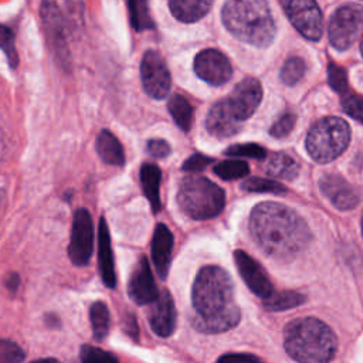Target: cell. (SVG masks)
I'll return each instance as SVG.
<instances>
[{
  "label": "cell",
  "instance_id": "11",
  "mask_svg": "<svg viewBox=\"0 0 363 363\" xmlns=\"http://www.w3.org/2000/svg\"><path fill=\"white\" fill-rule=\"evenodd\" d=\"M40 16L43 20L44 31L50 44V48L54 54V58L61 67L68 68L71 64L69 50L67 47L64 26L60 9L52 1H43L40 6Z\"/></svg>",
  "mask_w": 363,
  "mask_h": 363
},
{
  "label": "cell",
  "instance_id": "24",
  "mask_svg": "<svg viewBox=\"0 0 363 363\" xmlns=\"http://www.w3.org/2000/svg\"><path fill=\"white\" fill-rule=\"evenodd\" d=\"M265 173L275 179L292 180L299 173V163L289 155L277 152L269 155L265 163Z\"/></svg>",
  "mask_w": 363,
  "mask_h": 363
},
{
  "label": "cell",
  "instance_id": "9",
  "mask_svg": "<svg viewBox=\"0 0 363 363\" xmlns=\"http://www.w3.org/2000/svg\"><path fill=\"white\" fill-rule=\"evenodd\" d=\"M94 251V223L86 208L74 213L68 255L74 265L84 267L89 262Z\"/></svg>",
  "mask_w": 363,
  "mask_h": 363
},
{
  "label": "cell",
  "instance_id": "13",
  "mask_svg": "<svg viewBox=\"0 0 363 363\" xmlns=\"http://www.w3.org/2000/svg\"><path fill=\"white\" fill-rule=\"evenodd\" d=\"M262 98V88L258 79L244 78L238 82L227 99L234 116L241 122L248 119L258 108Z\"/></svg>",
  "mask_w": 363,
  "mask_h": 363
},
{
  "label": "cell",
  "instance_id": "40",
  "mask_svg": "<svg viewBox=\"0 0 363 363\" xmlns=\"http://www.w3.org/2000/svg\"><path fill=\"white\" fill-rule=\"evenodd\" d=\"M147 153L157 159H164L172 153L170 145L164 139H150L146 145Z\"/></svg>",
  "mask_w": 363,
  "mask_h": 363
},
{
  "label": "cell",
  "instance_id": "8",
  "mask_svg": "<svg viewBox=\"0 0 363 363\" xmlns=\"http://www.w3.org/2000/svg\"><path fill=\"white\" fill-rule=\"evenodd\" d=\"M140 79L145 92L155 99H164L170 91L172 78L166 61L156 50H147L140 61Z\"/></svg>",
  "mask_w": 363,
  "mask_h": 363
},
{
  "label": "cell",
  "instance_id": "41",
  "mask_svg": "<svg viewBox=\"0 0 363 363\" xmlns=\"http://www.w3.org/2000/svg\"><path fill=\"white\" fill-rule=\"evenodd\" d=\"M217 363H261V360L250 353H227L220 356Z\"/></svg>",
  "mask_w": 363,
  "mask_h": 363
},
{
  "label": "cell",
  "instance_id": "17",
  "mask_svg": "<svg viewBox=\"0 0 363 363\" xmlns=\"http://www.w3.org/2000/svg\"><path fill=\"white\" fill-rule=\"evenodd\" d=\"M319 186L322 193L339 210H350L359 203V194L354 187L339 174H325Z\"/></svg>",
  "mask_w": 363,
  "mask_h": 363
},
{
  "label": "cell",
  "instance_id": "6",
  "mask_svg": "<svg viewBox=\"0 0 363 363\" xmlns=\"http://www.w3.org/2000/svg\"><path fill=\"white\" fill-rule=\"evenodd\" d=\"M350 140V128L346 121L326 116L315 122L306 135V150L318 163H328L340 156Z\"/></svg>",
  "mask_w": 363,
  "mask_h": 363
},
{
  "label": "cell",
  "instance_id": "2",
  "mask_svg": "<svg viewBox=\"0 0 363 363\" xmlns=\"http://www.w3.org/2000/svg\"><path fill=\"white\" fill-rule=\"evenodd\" d=\"M250 231L255 242L271 257L291 258L311 241L306 223L289 207L265 201L250 216Z\"/></svg>",
  "mask_w": 363,
  "mask_h": 363
},
{
  "label": "cell",
  "instance_id": "12",
  "mask_svg": "<svg viewBox=\"0 0 363 363\" xmlns=\"http://www.w3.org/2000/svg\"><path fill=\"white\" fill-rule=\"evenodd\" d=\"M194 72L204 82L220 86L233 75L230 60L218 50L207 48L200 51L194 58Z\"/></svg>",
  "mask_w": 363,
  "mask_h": 363
},
{
  "label": "cell",
  "instance_id": "25",
  "mask_svg": "<svg viewBox=\"0 0 363 363\" xmlns=\"http://www.w3.org/2000/svg\"><path fill=\"white\" fill-rule=\"evenodd\" d=\"M167 109L173 121L176 122V125L182 130L189 132L194 119V109H193V105L189 102V99L184 98L183 95L176 94L169 99Z\"/></svg>",
  "mask_w": 363,
  "mask_h": 363
},
{
  "label": "cell",
  "instance_id": "45",
  "mask_svg": "<svg viewBox=\"0 0 363 363\" xmlns=\"http://www.w3.org/2000/svg\"><path fill=\"white\" fill-rule=\"evenodd\" d=\"M360 51H362V54H363V40H362V43H360Z\"/></svg>",
  "mask_w": 363,
  "mask_h": 363
},
{
  "label": "cell",
  "instance_id": "34",
  "mask_svg": "<svg viewBox=\"0 0 363 363\" xmlns=\"http://www.w3.org/2000/svg\"><path fill=\"white\" fill-rule=\"evenodd\" d=\"M227 156H235V157H251L262 160L267 157V150L257 145V143H240V145H231L224 152Z\"/></svg>",
  "mask_w": 363,
  "mask_h": 363
},
{
  "label": "cell",
  "instance_id": "42",
  "mask_svg": "<svg viewBox=\"0 0 363 363\" xmlns=\"http://www.w3.org/2000/svg\"><path fill=\"white\" fill-rule=\"evenodd\" d=\"M125 328H126V332L130 335V336H136L138 333V325H136V320L132 315L126 316V322H125Z\"/></svg>",
  "mask_w": 363,
  "mask_h": 363
},
{
  "label": "cell",
  "instance_id": "19",
  "mask_svg": "<svg viewBox=\"0 0 363 363\" xmlns=\"http://www.w3.org/2000/svg\"><path fill=\"white\" fill-rule=\"evenodd\" d=\"M173 234L166 224L159 223L152 235V259L153 265L162 279L167 277L170 259H172V250H173Z\"/></svg>",
  "mask_w": 363,
  "mask_h": 363
},
{
  "label": "cell",
  "instance_id": "35",
  "mask_svg": "<svg viewBox=\"0 0 363 363\" xmlns=\"http://www.w3.org/2000/svg\"><path fill=\"white\" fill-rule=\"evenodd\" d=\"M26 357L24 350L13 340L0 339V363H21Z\"/></svg>",
  "mask_w": 363,
  "mask_h": 363
},
{
  "label": "cell",
  "instance_id": "37",
  "mask_svg": "<svg viewBox=\"0 0 363 363\" xmlns=\"http://www.w3.org/2000/svg\"><path fill=\"white\" fill-rule=\"evenodd\" d=\"M328 81H329V85L339 94H346L347 92V75H346V71L335 64L333 61L329 62L328 65Z\"/></svg>",
  "mask_w": 363,
  "mask_h": 363
},
{
  "label": "cell",
  "instance_id": "1",
  "mask_svg": "<svg viewBox=\"0 0 363 363\" xmlns=\"http://www.w3.org/2000/svg\"><path fill=\"white\" fill-rule=\"evenodd\" d=\"M191 325L203 333H221L235 328L241 312L234 301V284L217 265L203 267L193 282Z\"/></svg>",
  "mask_w": 363,
  "mask_h": 363
},
{
  "label": "cell",
  "instance_id": "47",
  "mask_svg": "<svg viewBox=\"0 0 363 363\" xmlns=\"http://www.w3.org/2000/svg\"><path fill=\"white\" fill-rule=\"evenodd\" d=\"M261 363H262V362H261Z\"/></svg>",
  "mask_w": 363,
  "mask_h": 363
},
{
  "label": "cell",
  "instance_id": "15",
  "mask_svg": "<svg viewBox=\"0 0 363 363\" xmlns=\"http://www.w3.org/2000/svg\"><path fill=\"white\" fill-rule=\"evenodd\" d=\"M234 259L240 271V275L247 284V286L257 296L267 299L274 292V289L264 268L252 257H250L247 252L241 250H237L234 252Z\"/></svg>",
  "mask_w": 363,
  "mask_h": 363
},
{
  "label": "cell",
  "instance_id": "33",
  "mask_svg": "<svg viewBox=\"0 0 363 363\" xmlns=\"http://www.w3.org/2000/svg\"><path fill=\"white\" fill-rule=\"evenodd\" d=\"M79 360L81 363H119L112 353L91 345H84L81 347Z\"/></svg>",
  "mask_w": 363,
  "mask_h": 363
},
{
  "label": "cell",
  "instance_id": "44",
  "mask_svg": "<svg viewBox=\"0 0 363 363\" xmlns=\"http://www.w3.org/2000/svg\"><path fill=\"white\" fill-rule=\"evenodd\" d=\"M31 363H61L58 359L55 357H44V359H38V360H34Z\"/></svg>",
  "mask_w": 363,
  "mask_h": 363
},
{
  "label": "cell",
  "instance_id": "27",
  "mask_svg": "<svg viewBox=\"0 0 363 363\" xmlns=\"http://www.w3.org/2000/svg\"><path fill=\"white\" fill-rule=\"evenodd\" d=\"M305 302V296L299 292L295 291H282L277 294H271L265 301L264 306L267 311L272 312H279V311H286L291 308H296Z\"/></svg>",
  "mask_w": 363,
  "mask_h": 363
},
{
  "label": "cell",
  "instance_id": "43",
  "mask_svg": "<svg viewBox=\"0 0 363 363\" xmlns=\"http://www.w3.org/2000/svg\"><path fill=\"white\" fill-rule=\"evenodd\" d=\"M6 286L10 288L11 291H16L18 288V275L17 274H11L7 279H6Z\"/></svg>",
  "mask_w": 363,
  "mask_h": 363
},
{
  "label": "cell",
  "instance_id": "3",
  "mask_svg": "<svg viewBox=\"0 0 363 363\" xmlns=\"http://www.w3.org/2000/svg\"><path fill=\"white\" fill-rule=\"evenodd\" d=\"M284 347L298 363H329L337 350V337L323 320L298 318L284 329Z\"/></svg>",
  "mask_w": 363,
  "mask_h": 363
},
{
  "label": "cell",
  "instance_id": "22",
  "mask_svg": "<svg viewBox=\"0 0 363 363\" xmlns=\"http://www.w3.org/2000/svg\"><path fill=\"white\" fill-rule=\"evenodd\" d=\"M213 3L210 0H172L169 1V9L174 18L182 23H194L203 18Z\"/></svg>",
  "mask_w": 363,
  "mask_h": 363
},
{
  "label": "cell",
  "instance_id": "14",
  "mask_svg": "<svg viewBox=\"0 0 363 363\" xmlns=\"http://www.w3.org/2000/svg\"><path fill=\"white\" fill-rule=\"evenodd\" d=\"M128 294L138 305H152L159 298L160 291L155 284L150 265L145 257L138 261L132 271L128 284Z\"/></svg>",
  "mask_w": 363,
  "mask_h": 363
},
{
  "label": "cell",
  "instance_id": "18",
  "mask_svg": "<svg viewBox=\"0 0 363 363\" xmlns=\"http://www.w3.org/2000/svg\"><path fill=\"white\" fill-rule=\"evenodd\" d=\"M206 128L213 136L225 139L235 135L241 129V125L231 112L227 99H221L210 108L206 119Z\"/></svg>",
  "mask_w": 363,
  "mask_h": 363
},
{
  "label": "cell",
  "instance_id": "16",
  "mask_svg": "<svg viewBox=\"0 0 363 363\" xmlns=\"http://www.w3.org/2000/svg\"><path fill=\"white\" fill-rule=\"evenodd\" d=\"M147 319L152 330L160 337H169L174 332L177 313L173 298L167 289L160 291L159 298L150 305Z\"/></svg>",
  "mask_w": 363,
  "mask_h": 363
},
{
  "label": "cell",
  "instance_id": "10",
  "mask_svg": "<svg viewBox=\"0 0 363 363\" xmlns=\"http://www.w3.org/2000/svg\"><path fill=\"white\" fill-rule=\"evenodd\" d=\"M292 26L308 40L316 41L323 31L319 6L312 0H286L281 3Z\"/></svg>",
  "mask_w": 363,
  "mask_h": 363
},
{
  "label": "cell",
  "instance_id": "31",
  "mask_svg": "<svg viewBox=\"0 0 363 363\" xmlns=\"http://www.w3.org/2000/svg\"><path fill=\"white\" fill-rule=\"evenodd\" d=\"M305 74V62L299 57L288 58L281 69V79L286 85H295Z\"/></svg>",
  "mask_w": 363,
  "mask_h": 363
},
{
  "label": "cell",
  "instance_id": "20",
  "mask_svg": "<svg viewBox=\"0 0 363 363\" xmlns=\"http://www.w3.org/2000/svg\"><path fill=\"white\" fill-rule=\"evenodd\" d=\"M98 258H99V271L104 284L108 288H115L116 274L113 262V251L111 244V234L105 218L99 220L98 227Z\"/></svg>",
  "mask_w": 363,
  "mask_h": 363
},
{
  "label": "cell",
  "instance_id": "23",
  "mask_svg": "<svg viewBox=\"0 0 363 363\" xmlns=\"http://www.w3.org/2000/svg\"><path fill=\"white\" fill-rule=\"evenodd\" d=\"M96 152L99 157L108 164L122 166L125 163L123 147L116 136L108 129L101 130L96 136Z\"/></svg>",
  "mask_w": 363,
  "mask_h": 363
},
{
  "label": "cell",
  "instance_id": "26",
  "mask_svg": "<svg viewBox=\"0 0 363 363\" xmlns=\"http://www.w3.org/2000/svg\"><path fill=\"white\" fill-rule=\"evenodd\" d=\"M89 320L94 337L102 342L109 332V309L102 301H96L89 308Z\"/></svg>",
  "mask_w": 363,
  "mask_h": 363
},
{
  "label": "cell",
  "instance_id": "32",
  "mask_svg": "<svg viewBox=\"0 0 363 363\" xmlns=\"http://www.w3.org/2000/svg\"><path fill=\"white\" fill-rule=\"evenodd\" d=\"M0 50L7 57L9 65L11 68H16L18 65V54H17V50H16L14 34L4 24H0Z\"/></svg>",
  "mask_w": 363,
  "mask_h": 363
},
{
  "label": "cell",
  "instance_id": "39",
  "mask_svg": "<svg viewBox=\"0 0 363 363\" xmlns=\"http://www.w3.org/2000/svg\"><path fill=\"white\" fill-rule=\"evenodd\" d=\"M213 162L211 157L201 155V153H194L190 157H187L182 166L184 172H201L204 170L210 163Z\"/></svg>",
  "mask_w": 363,
  "mask_h": 363
},
{
  "label": "cell",
  "instance_id": "29",
  "mask_svg": "<svg viewBox=\"0 0 363 363\" xmlns=\"http://www.w3.org/2000/svg\"><path fill=\"white\" fill-rule=\"evenodd\" d=\"M250 172L248 164L240 159H228L214 166V173L223 180H235L247 176Z\"/></svg>",
  "mask_w": 363,
  "mask_h": 363
},
{
  "label": "cell",
  "instance_id": "5",
  "mask_svg": "<svg viewBox=\"0 0 363 363\" xmlns=\"http://www.w3.org/2000/svg\"><path fill=\"white\" fill-rule=\"evenodd\" d=\"M177 203L190 218L207 220L223 211L225 194L220 186L203 176H187L179 186Z\"/></svg>",
  "mask_w": 363,
  "mask_h": 363
},
{
  "label": "cell",
  "instance_id": "21",
  "mask_svg": "<svg viewBox=\"0 0 363 363\" xmlns=\"http://www.w3.org/2000/svg\"><path fill=\"white\" fill-rule=\"evenodd\" d=\"M140 186L143 189V193L146 199L150 203L152 211L159 213L162 208L160 203V179H162V172L159 166L153 163H143L140 167Z\"/></svg>",
  "mask_w": 363,
  "mask_h": 363
},
{
  "label": "cell",
  "instance_id": "36",
  "mask_svg": "<svg viewBox=\"0 0 363 363\" xmlns=\"http://www.w3.org/2000/svg\"><path fill=\"white\" fill-rule=\"evenodd\" d=\"M342 108L349 116L359 122H363V96L347 91L346 94H343Z\"/></svg>",
  "mask_w": 363,
  "mask_h": 363
},
{
  "label": "cell",
  "instance_id": "46",
  "mask_svg": "<svg viewBox=\"0 0 363 363\" xmlns=\"http://www.w3.org/2000/svg\"><path fill=\"white\" fill-rule=\"evenodd\" d=\"M362 234H363V217H362Z\"/></svg>",
  "mask_w": 363,
  "mask_h": 363
},
{
  "label": "cell",
  "instance_id": "7",
  "mask_svg": "<svg viewBox=\"0 0 363 363\" xmlns=\"http://www.w3.org/2000/svg\"><path fill=\"white\" fill-rule=\"evenodd\" d=\"M363 31V6L345 4L339 7L329 23V41L339 50H347Z\"/></svg>",
  "mask_w": 363,
  "mask_h": 363
},
{
  "label": "cell",
  "instance_id": "30",
  "mask_svg": "<svg viewBox=\"0 0 363 363\" xmlns=\"http://www.w3.org/2000/svg\"><path fill=\"white\" fill-rule=\"evenodd\" d=\"M241 187L247 191L252 193H274V194H282L286 191L285 186L279 182L268 180V179H259V177H251L242 182Z\"/></svg>",
  "mask_w": 363,
  "mask_h": 363
},
{
  "label": "cell",
  "instance_id": "4",
  "mask_svg": "<svg viewBox=\"0 0 363 363\" xmlns=\"http://www.w3.org/2000/svg\"><path fill=\"white\" fill-rule=\"evenodd\" d=\"M225 28L238 40L255 47H267L275 35V23L262 0H231L223 6Z\"/></svg>",
  "mask_w": 363,
  "mask_h": 363
},
{
  "label": "cell",
  "instance_id": "38",
  "mask_svg": "<svg viewBox=\"0 0 363 363\" xmlns=\"http://www.w3.org/2000/svg\"><path fill=\"white\" fill-rule=\"evenodd\" d=\"M295 122H296V116L292 113V112H286L284 113L277 122H274V125L271 126L269 129V133L271 136L277 138V139H281V138H285L291 133V130L294 129L295 126Z\"/></svg>",
  "mask_w": 363,
  "mask_h": 363
},
{
  "label": "cell",
  "instance_id": "28",
  "mask_svg": "<svg viewBox=\"0 0 363 363\" xmlns=\"http://www.w3.org/2000/svg\"><path fill=\"white\" fill-rule=\"evenodd\" d=\"M128 9H129L130 26L136 31L155 28V21H153V18L149 13V6H147L146 1L132 0V1L128 3Z\"/></svg>",
  "mask_w": 363,
  "mask_h": 363
}]
</instances>
